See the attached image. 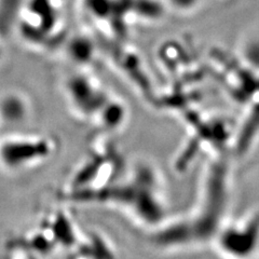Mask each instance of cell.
Returning <instances> with one entry per match:
<instances>
[{
  "mask_svg": "<svg viewBox=\"0 0 259 259\" xmlns=\"http://www.w3.org/2000/svg\"><path fill=\"white\" fill-rule=\"evenodd\" d=\"M28 115V103L24 97L16 94H8L0 99V122L19 124L24 122Z\"/></svg>",
  "mask_w": 259,
  "mask_h": 259,
  "instance_id": "3957f363",
  "label": "cell"
},
{
  "mask_svg": "<svg viewBox=\"0 0 259 259\" xmlns=\"http://www.w3.org/2000/svg\"><path fill=\"white\" fill-rule=\"evenodd\" d=\"M56 149L58 145L51 136L8 135L0 140V166L10 172L24 171L44 163Z\"/></svg>",
  "mask_w": 259,
  "mask_h": 259,
  "instance_id": "6da1fadb",
  "label": "cell"
},
{
  "mask_svg": "<svg viewBox=\"0 0 259 259\" xmlns=\"http://www.w3.org/2000/svg\"><path fill=\"white\" fill-rule=\"evenodd\" d=\"M72 107L82 117H94L105 103L103 94L83 77H75L67 85Z\"/></svg>",
  "mask_w": 259,
  "mask_h": 259,
  "instance_id": "7a4b0ae2",
  "label": "cell"
}]
</instances>
